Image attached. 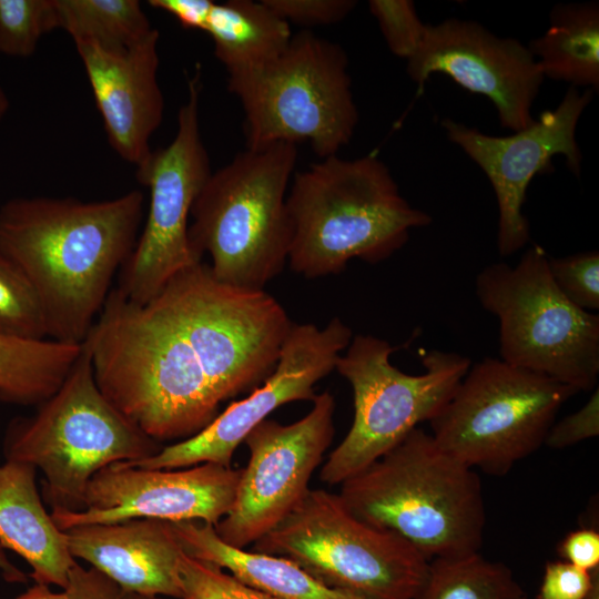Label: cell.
<instances>
[{
  "mask_svg": "<svg viewBox=\"0 0 599 599\" xmlns=\"http://www.w3.org/2000/svg\"><path fill=\"white\" fill-rule=\"evenodd\" d=\"M54 29V0H0V53L28 58L42 35Z\"/></svg>",
  "mask_w": 599,
  "mask_h": 599,
  "instance_id": "cell-28",
  "label": "cell"
},
{
  "mask_svg": "<svg viewBox=\"0 0 599 599\" xmlns=\"http://www.w3.org/2000/svg\"><path fill=\"white\" fill-rule=\"evenodd\" d=\"M64 532L72 557L89 562L123 592L181 599L183 550L171 522L139 518L75 526Z\"/></svg>",
  "mask_w": 599,
  "mask_h": 599,
  "instance_id": "cell-19",
  "label": "cell"
},
{
  "mask_svg": "<svg viewBox=\"0 0 599 599\" xmlns=\"http://www.w3.org/2000/svg\"><path fill=\"white\" fill-rule=\"evenodd\" d=\"M179 576L181 599H278L236 579L224 569L183 552Z\"/></svg>",
  "mask_w": 599,
  "mask_h": 599,
  "instance_id": "cell-29",
  "label": "cell"
},
{
  "mask_svg": "<svg viewBox=\"0 0 599 599\" xmlns=\"http://www.w3.org/2000/svg\"><path fill=\"white\" fill-rule=\"evenodd\" d=\"M548 254L529 247L515 266L493 263L478 273L476 295L499 321L500 359L577 392L599 375V316L569 302L555 285Z\"/></svg>",
  "mask_w": 599,
  "mask_h": 599,
  "instance_id": "cell-8",
  "label": "cell"
},
{
  "mask_svg": "<svg viewBox=\"0 0 599 599\" xmlns=\"http://www.w3.org/2000/svg\"><path fill=\"white\" fill-rule=\"evenodd\" d=\"M227 74L245 114L248 149L308 142L322 160L353 138L358 111L341 45L303 31L271 62Z\"/></svg>",
  "mask_w": 599,
  "mask_h": 599,
  "instance_id": "cell-7",
  "label": "cell"
},
{
  "mask_svg": "<svg viewBox=\"0 0 599 599\" xmlns=\"http://www.w3.org/2000/svg\"><path fill=\"white\" fill-rule=\"evenodd\" d=\"M598 435L599 390L596 388L581 408L552 424L544 445L562 449Z\"/></svg>",
  "mask_w": 599,
  "mask_h": 599,
  "instance_id": "cell-35",
  "label": "cell"
},
{
  "mask_svg": "<svg viewBox=\"0 0 599 599\" xmlns=\"http://www.w3.org/2000/svg\"><path fill=\"white\" fill-rule=\"evenodd\" d=\"M585 599H599V568L595 570L592 587Z\"/></svg>",
  "mask_w": 599,
  "mask_h": 599,
  "instance_id": "cell-39",
  "label": "cell"
},
{
  "mask_svg": "<svg viewBox=\"0 0 599 599\" xmlns=\"http://www.w3.org/2000/svg\"><path fill=\"white\" fill-rule=\"evenodd\" d=\"M82 344L0 335V400L38 406L61 386Z\"/></svg>",
  "mask_w": 599,
  "mask_h": 599,
  "instance_id": "cell-24",
  "label": "cell"
},
{
  "mask_svg": "<svg viewBox=\"0 0 599 599\" xmlns=\"http://www.w3.org/2000/svg\"><path fill=\"white\" fill-rule=\"evenodd\" d=\"M162 447L102 394L84 342L59 389L33 415L12 419L3 438L6 460L41 470L45 502L70 511L84 509L87 486L98 471L149 458Z\"/></svg>",
  "mask_w": 599,
  "mask_h": 599,
  "instance_id": "cell-6",
  "label": "cell"
},
{
  "mask_svg": "<svg viewBox=\"0 0 599 599\" xmlns=\"http://www.w3.org/2000/svg\"><path fill=\"white\" fill-rule=\"evenodd\" d=\"M264 2L290 24L303 27L337 23L357 4L354 0H264Z\"/></svg>",
  "mask_w": 599,
  "mask_h": 599,
  "instance_id": "cell-33",
  "label": "cell"
},
{
  "mask_svg": "<svg viewBox=\"0 0 599 599\" xmlns=\"http://www.w3.org/2000/svg\"><path fill=\"white\" fill-rule=\"evenodd\" d=\"M352 338V329L338 317L323 328L293 323L273 373L261 386L230 404L194 436L163 446L149 458L125 464L149 469H179L203 463L231 466L235 449L247 434L276 408L313 400L315 385L335 369Z\"/></svg>",
  "mask_w": 599,
  "mask_h": 599,
  "instance_id": "cell-14",
  "label": "cell"
},
{
  "mask_svg": "<svg viewBox=\"0 0 599 599\" xmlns=\"http://www.w3.org/2000/svg\"><path fill=\"white\" fill-rule=\"evenodd\" d=\"M434 73L488 98L506 129L516 132L535 120L531 109L545 77L517 39L496 35L470 20L427 24L418 50L407 60V74L422 87Z\"/></svg>",
  "mask_w": 599,
  "mask_h": 599,
  "instance_id": "cell-17",
  "label": "cell"
},
{
  "mask_svg": "<svg viewBox=\"0 0 599 599\" xmlns=\"http://www.w3.org/2000/svg\"><path fill=\"white\" fill-rule=\"evenodd\" d=\"M296 146L246 149L212 172L196 196L189 224L195 255L211 256V272L229 286L264 291L284 268L291 245L286 192Z\"/></svg>",
  "mask_w": 599,
  "mask_h": 599,
  "instance_id": "cell-5",
  "label": "cell"
},
{
  "mask_svg": "<svg viewBox=\"0 0 599 599\" xmlns=\"http://www.w3.org/2000/svg\"><path fill=\"white\" fill-rule=\"evenodd\" d=\"M58 29L74 42H89L109 50L126 49L151 31L138 0H54Z\"/></svg>",
  "mask_w": 599,
  "mask_h": 599,
  "instance_id": "cell-25",
  "label": "cell"
},
{
  "mask_svg": "<svg viewBox=\"0 0 599 599\" xmlns=\"http://www.w3.org/2000/svg\"><path fill=\"white\" fill-rule=\"evenodd\" d=\"M35 474L26 463L0 465V545L28 562L35 583L63 588L77 560L41 500Z\"/></svg>",
  "mask_w": 599,
  "mask_h": 599,
  "instance_id": "cell-20",
  "label": "cell"
},
{
  "mask_svg": "<svg viewBox=\"0 0 599 599\" xmlns=\"http://www.w3.org/2000/svg\"><path fill=\"white\" fill-rule=\"evenodd\" d=\"M122 599H172L166 597H160V596H145L134 592H123Z\"/></svg>",
  "mask_w": 599,
  "mask_h": 599,
  "instance_id": "cell-41",
  "label": "cell"
},
{
  "mask_svg": "<svg viewBox=\"0 0 599 599\" xmlns=\"http://www.w3.org/2000/svg\"><path fill=\"white\" fill-rule=\"evenodd\" d=\"M292 324L271 294L223 284L200 262L144 305L113 287L85 343L102 394L160 443L194 436L261 386Z\"/></svg>",
  "mask_w": 599,
  "mask_h": 599,
  "instance_id": "cell-1",
  "label": "cell"
},
{
  "mask_svg": "<svg viewBox=\"0 0 599 599\" xmlns=\"http://www.w3.org/2000/svg\"><path fill=\"white\" fill-rule=\"evenodd\" d=\"M143 207L138 190L102 201L13 197L0 206V250L33 286L50 339L85 341L136 244Z\"/></svg>",
  "mask_w": 599,
  "mask_h": 599,
  "instance_id": "cell-2",
  "label": "cell"
},
{
  "mask_svg": "<svg viewBox=\"0 0 599 599\" xmlns=\"http://www.w3.org/2000/svg\"><path fill=\"white\" fill-rule=\"evenodd\" d=\"M414 599H528L512 571L478 552L429 560Z\"/></svg>",
  "mask_w": 599,
  "mask_h": 599,
  "instance_id": "cell-26",
  "label": "cell"
},
{
  "mask_svg": "<svg viewBox=\"0 0 599 599\" xmlns=\"http://www.w3.org/2000/svg\"><path fill=\"white\" fill-rule=\"evenodd\" d=\"M576 393L542 374L487 357L470 366L429 420L436 444L473 469L504 476L537 451Z\"/></svg>",
  "mask_w": 599,
  "mask_h": 599,
  "instance_id": "cell-10",
  "label": "cell"
},
{
  "mask_svg": "<svg viewBox=\"0 0 599 599\" xmlns=\"http://www.w3.org/2000/svg\"><path fill=\"white\" fill-rule=\"evenodd\" d=\"M338 496L357 518L398 535L428 560L481 548L480 478L422 428L343 481Z\"/></svg>",
  "mask_w": 599,
  "mask_h": 599,
  "instance_id": "cell-4",
  "label": "cell"
},
{
  "mask_svg": "<svg viewBox=\"0 0 599 599\" xmlns=\"http://www.w3.org/2000/svg\"><path fill=\"white\" fill-rule=\"evenodd\" d=\"M595 92L569 87L560 103L544 111L527 128L506 136L483 133L451 119L440 124L447 139L475 162L488 177L498 205L497 248L509 256L530 237L522 213L528 185L537 174L552 169V159L562 155L569 170L580 174L581 151L577 143L578 122Z\"/></svg>",
  "mask_w": 599,
  "mask_h": 599,
  "instance_id": "cell-15",
  "label": "cell"
},
{
  "mask_svg": "<svg viewBox=\"0 0 599 599\" xmlns=\"http://www.w3.org/2000/svg\"><path fill=\"white\" fill-rule=\"evenodd\" d=\"M286 207L287 263L307 278L338 274L352 258L379 263L407 243L412 230L433 221L406 201L386 164L372 154L332 155L296 173Z\"/></svg>",
  "mask_w": 599,
  "mask_h": 599,
  "instance_id": "cell-3",
  "label": "cell"
},
{
  "mask_svg": "<svg viewBox=\"0 0 599 599\" xmlns=\"http://www.w3.org/2000/svg\"><path fill=\"white\" fill-rule=\"evenodd\" d=\"M171 524L184 554L227 570L245 585L278 599H365L325 586L284 557L227 545L210 524Z\"/></svg>",
  "mask_w": 599,
  "mask_h": 599,
  "instance_id": "cell-21",
  "label": "cell"
},
{
  "mask_svg": "<svg viewBox=\"0 0 599 599\" xmlns=\"http://www.w3.org/2000/svg\"><path fill=\"white\" fill-rule=\"evenodd\" d=\"M10 106L9 98L6 91L0 87V120L7 114Z\"/></svg>",
  "mask_w": 599,
  "mask_h": 599,
  "instance_id": "cell-40",
  "label": "cell"
},
{
  "mask_svg": "<svg viewBox=\"0 0 599 599\" xmlns=\"http://www.w3.org/2000/svg\"><path fill=\"white\" fill-rule=\"evenodd\" d=\"M227 73L264 65L292 39L290 23L265 2L230 0L213 4L205 31Z\"/></svg>",
  "mask_w": 599,
  "mask_h": 599,
  "instance_id": "cell-23",
  "label": "cell"
},
{
  "mask_svg": "<svg viewBox=\"0 0 599 599\" xmlns=\"http://www.w3.org/2000/svg\"><path fill=\"white\" fill-rule=\"evenodd\" d=\"M252 550L290 559L325 586L365 599H414L429 565L402 537L361 520L324 489H309Z\"/></svg>",
  "mask_w": 599,
  "mask_h": 599,
  "instance_id": "cell-9",
  "label": "cell"
},
{
  "mask_svg": "<svg viewBox=\"0 0 599 599\" xmlns=\"http://www.w3.org/2000/svg\"><path fill=\"white\" fill-rule=\"evenodd\" d=\"M0 571L2 577L8 582H19L24 583L28 580V576L20 570L14 564H12L7 554L6 549L0 545Z\"/></svg>",
  "mask_w": 599,
  "mask_h": 599,
  "instance_id": "cell-38",
  "label": "cell"
},
{
  "mask_svg": "<svg viewBox=\"0 0 599 599\" xmlns=\"http://www.w3.org/2000/svg\"><path fill=\"white\" fill-rule=\"evenodd\" d=\"M295 423L265 419L245 437L250 460L231 510L215 526L227 545L246 548L274 528L304 498L308 483L334 437L335 399L329 392L313 398Z\"/></svg>",
  "mask_w": 599,
  "mask_h": 599,
  "instance_id": "cell-13",
  "label": "cell"
},
{
  "mask_svg": "<svg viewBox=\"0 0 599 599\" xmlns=\"http://www.w3.org/2000/svg\"><path fill=\"white\" fill-rule=\"evenodd\" d=\"M550 276L561 294L577 307L599 309V253L597 251L547 258Z\"/></svg>",
  "mask_w": 599,
  "mask_h": 599,
  "instance_id": "cell-30",
  "label": "cell"
},
{
  "mask_svg": "<svg viewBox=\"0 0 599 599\" xmlns=\"http://www.w3.org/2000/svg\"><path fill=\"white\" fill-rule=\"evenodd\" d=\"M160 33L109 50L74 42L89 79L111 148L135 167L150 158V139L163 119L164 99L158 81Z\"/></svg>",
  "mask_w": 599,
  "mask_h": 599,
  "instance_id": "cell-18",
  "label": "cell"
},
{
  "mask_svg": "<svg viewBox=\"0 0 599 599\" xmlns=\"http://www.w3.org/2000/svg\"><path fill=\"white\" fill-rule=\"evenodd\" d=\"M200 73L189 81L172 142L152 151L136 167V180L150 193L145 225L119 271L118 291L144 305L180 271L202 262L189 241L192 205L211 175L199 121Z\"/></svg>",
  "mask_w": 599,
  "mask_h": 599,
  "instance_id": "cell-12",
  "label": "cell"
},
{
  "mask_svg": "<svg viewBox=\"0 0 599 599\" xmlns=\"http://www.w3.org/2000/svg\"><path fill=\"white\" fill-rule=\"evenodd\" d=\"M0 335L22 339L48 337L44 314L33 286L1 250Z\"/></svg>",
  "mask_w": 599,
  "mask_h": 599,
  "instance_id": "cell-27",
  "label": "cell"
},
{
  "mask_svg": "<svg viewBox=\"0 0 599 599\" xmlns=\"http://www.w3.org/2000/svg\"><path fill=\"white\" fill-rule=\"evenodd\" d=\"M593 571L578 568L565 560L545 566L537 599H585L593 582Z\"/></svg>",
  "mask_w": 599,
  "mask_h": 599,
  "instance_id": "cell-34",
  "label": "cell"
},
{
  "mask_svg": "<svg viewBox=\"0 0 599 599\" xmlns=\"http://www.w3.org/2000/svg\"><path fill=\"white\" fill-rule=\"evenodd\" d=\"M558 555L578 568L593 571L599 568V531L582 527L568 532L558 545Z\"/></svg>",
  "mask_w": 599,
  "mask_h": 599,
  "instance_id": "cell-36",
  "label": "cell"
},
{
  "mask_svg": "<svg viewBox=\"0 0 599 599\" xmlns=\"http://www.w3.org/2000/svg\"><path fill=\"white\" fill-rule=\"evenodd\" d=\"M346 348L335 369L351 384L354 418L321 469L328 485L362 471L435 417L471 366L468 357L434 349L423 358L425 372L410 375L392 365L395 348L382 338L355 335Z\"/></svg>",
  "mask_w": 599,
  "mask_h": 599,
  "instance_id": "cell-11",
  "label": "cell"
},
{
  "mask_svg": "<svg viewBox=\"0 0 599 599\" xmlns=\"http://www.w3.org/2000/svg\"><path fill=\"white\" fill-rule=\"evenodd\" d=\"M61 591L35 583L13 599H122L123 590L94 567L85 568L78 561L69 571L68 582Z\"/></svg>",
  "mask_w": 599,
  "mask_h": 599,
  "instance_id": "cell-32",
  "label": "cell"
},
{
  "mask_svg": "<svg viewBox=\"0 0 599 599\" xmlns=\"http://www.w3.org/2000/svg\"><path fill=\"white\" fill-rule=\"evenodd\" d=\"M152 8L172 14L183 28L205 31L211 9V0H150Z\"/></svg>",
  "mask_w": 599,
  "mask_h": 599,
  "instance_id": "cell-37",
  "label": "cell"
},
{
  "mask_svg": "<svg viewBox=\"0 0 599 599\" xmlns=\"http://www.w3.org/2000/svg\"><path fill=\"white\" fill-rule=\"evenodd\" d=\"M242 468L203 463L179 469H149L114 463L98 471L80 511L51 510L62 531L75 526L150 518L215 526L231 510Z\"/></svg>",
  "mask_w": 599,
  "mask_h": 599,
  "instance_id": "cell-16",
  "label": "cell"
},
{
  "mask_svg": "<svg viewBox=\"0 0 599 599\" xmlns=\"http://www.w3.org/2000/svg\"><path fill=\"white\" fill-rule=\"evenodd\" d=\"M368 8L389 51L409 60L418 50L427 28L415 3L412 0H370Z\"/></svg>",
  "mask_w": 599,
  "mask_h": 599,
  "instance_id": "cell-31",
  "label": "cell"
},
{
  "mask_svg": "<svg viewBox=\"0 0 599 599\" xmlns=\"http://www.w3.org/2000/svg\"><path fill=\"white\" fill-rule=\"evenodd\" d=\"M545 78L599 89V2L557 3L549 26L527 45Z\"/></svg>",
  "mask_w": 599,
  "mask_h": 599,
  "instance_id": "cell-22",
  "label": "cell"
}]
</instances>
